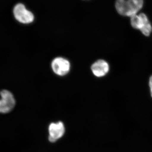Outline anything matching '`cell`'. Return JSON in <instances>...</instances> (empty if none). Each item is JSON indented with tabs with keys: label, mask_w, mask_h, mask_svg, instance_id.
I'll list each match as a JSON object with an SVG mask.
<instances>
[{
	"label": "cell",
	"mask_w": 152,
	"mask_h": 152,
	"mask_svg": "<svg viewBox=\"0 0 152 152\" xmlns=\"http://www.w3.org/2000/svg\"><path fill=\"white\" fill-rule=\"evenodd\" d=\"M52 68L56 75L64 76L69 71L70 64L68 60L61 57H58L56 58L52 62Z\"/></svg>",
	"instance_id": "5"
},
{
	"label": "cell",
	"mask_w": 152,
	"mask_h": 152,
	"mask_svg": "<svg viewBox=\"0 0 152 152\" xmlns=\"http://www.w3.org/2000/svg\"><path fill=\"white\" fill-rule=\"evenodd\" d=\"M110 66L108 63L103 60H99L91 66L93 74L98 77H104L108 73Z\"/></svg>",
	"instance_id": "7"
},
{
	"label": "cell",
	"mask_w": 152,
	"mask_h": 152,
	"mask_svg": "<svg viewBox=\"0 0 152 152\" xmlns=\"http://www.w3.org/2000/svg\"><path fill=\"white\" fill-rule=\"evenodd\" d=\"M13 12L15 19L22 23L29 24L34 20V17L32 13L28 10L23 4H18L15 6Z\"/></svg>",
	"instance_id": "4"
},
{
	"label": "cell",
	"mask_w": 152,
	"mask_h": 152,
	"mask_svg": "<svg viewBox=\"0 0 152 152\" xmlns=\"http://www.w3.org/2000/svg\"><path fill=\"white\" fill-rule=\"evenodd\" d=\"M143 0H117L115 8L120 15L132 17L142 8Z\"/></svg>",
	"instance_id": "1"
},
{
	"label": "cell",
	"mask_w": 152,
	"mask_h": 152,
	"mask_svg": "<svg viewBox=\"0 0 152 152\" xmlns=\"http://www.w3.org/2000/svg\"><path fill=\"white\" fill-rule=\"evenodd\" d=\"M131 24L134 28L140 30L144 35L149 36L152 26L145 14L140 13L131 17Z\"/></svg>",
	"instance_id": "2"
},
{
	"label": "cell",
	"mask_w": 152,
	"mask_h": 152,
	"mask_svg": "<svg viewBox=\"0 0 152 152\" xmlns=\"http://www.w3.org/2000/svg\"><path fill=\"white\" fill-rule=\"evenodd\" d=\"M0 113H10L15 107L16 101L13 94L7 90H3L0 92Z\"/></svg>",
	"instance_id": "3"
},
{
	"label": "cell",
	"mask_w": 152,
	"mask_h": 152,
	"mask_svg": "<svg viewBox=\"0 0 152 152\" xmlns=\"http://www.w3.org/2000/svg\"><path fill=\"white\" fill-rule=\"evenodd\" d=\"M149 85L150 92H151V96L152 97V75L150 77Z\"/></svg>",
	"instance_id": "8"
},
{
	"label": "cell",
	"mask_w": 152,
	"mask_h": 152,
	"mask_svg": "<svg viewBox=\"0 0 152 152\" xmlns=\"http://www.w3.org/2000/svg\"><path fill=\"white\" fill-rule=\"evenodd\" d=\"M48 130L49 140L52 142H54L61 138L65 133L64 126L61 121L52 123L49 126Z\"/></svg>",
	"instance_id": "6"
}]
</instances>
